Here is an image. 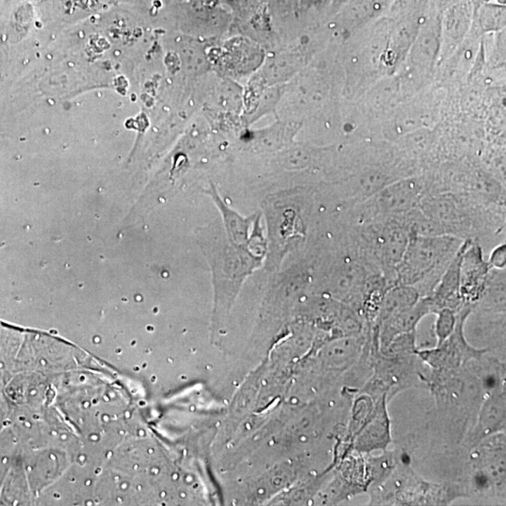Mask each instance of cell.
Masks as SVG:
<instances>
[{
	"label": "cell",
	"mask_w": 506,
	"mask_h": 506,
	"mask_svg": "<svg viewBox=\"0 0 506 506\" xmlns=\"http://www.w3.org/2000/svg\"><path fill=\"white\" fill-rule=\"evenodd\" d=\"M200 237L213 272L214 323L218 326L227 317L243 282L261 265L262 259L234 245L225 237L220 239L208 233V237L200 234Z\"/></svg>",
	"instance_id": "cell-1"
},
{
	"label": "cell",
	"mask_w": 506,
	"mask_h": 506,
	"mask_svg": "<svg viewBox=\"0 0 506 506\" xmlns=\"http://www.w3.org/2000/svg\"><path fill=\"white\" fill-rule=\"evenodd\" d=\"M461 244L454 237L411 234L406 251L397 268L399 285L434 286Z\"/></svg>",
	"instance_id": "cell-2"
},
{
	"label": "cell",
	"mask_w": 506,
	"mask_h": 506,
	"mask_svg": "<svg viewBox=\"0 0 506 506\" xmlns=\"http://www.w3.org/2000/svg\"><path fill=\"white\" fill-rule=\"evenodd\" d=\"M472 312V306H464L458 312L454 332L440 345L426 350H415V356L432 371H455L463 368L472 360L480 359L488 349H477L470 345L464 335V324Z\"/></svg>",
	"instance_id": "cell-3"
},
{
	"label": "cell",
	"mask_w": 506,
	"mask_h": 506,
	"mask_svg": "<svg viewBox=\"0 0 506 506\" xmlns=\"http://www.w3.org/2000/svg\"><path fill=\"white\" fill-rule=\"evenodd\" d=\"M505 387L486 394L475 419V423L464 437L465 447L474 448L489 436L505 430Z\"/></svg>",
	"instance_id": "cell-4"
},
{
	"label": "cell",
	"mask_w": 506,
	"mask_h": 506,
	"mask_svg": "<svg viewBox=\"0 0 506 506\" xmlns=\"http://www.w3.org/2000/svg\"><path fill=\"white\" fill-rule=\"evenodd\" d=\"M387 395L374 402L371 418L354 437V448L359 454L370 455L374 451H387L390 446V418L387 413Z\"/></svg>",
	"instance_id": "cell-5"
},
{
	"label": "cell",
	"mask_w": 506,
	"mask_h": 506,
	"mask_svg": "<svg viewBox=\"0 0 506 506\" xmlns=\"http://www.w3.org/2000/svg\"><path fill=\"white\" fill-rule=\"evenodd\" d=\"M488 262H484L481 251L468 246L460 267V298L464 306H472L485 289Z\"/></svg>",
	"instance_id": "cell-6"
},
{
	"label": "cell",
	"mask_w": 506,
	"mask_h": 506,
	"mask_svg": "<svg viewBox=\"0 0 506 506\" xmlns=\"http://www.w3.org/2000/svg\"><path fill=\"white\" fill-rule=\"evenodd\" d=\"M409 236L399 225H390L379 229L374 237L376 258L388 269H396L406 251Z\"/></svg>",
	"instance_id": "cell-7"
},
{
	"label": "cell",
	"mask_w": 506,
	"mask_h": 506,
	"mask_svg": "<svg viewBox=\"0 0 506 506\" xmlns=\"http://www.w3.org/2000/svg\"><path fill=\"white\" fill-rule=\"evenodd\" d=\"M211 195L212 200L216 204L219 208L220 213L222 215L223 222L226 233H227L228 239L230 240L234 245L237 247L245 248L248 251V242H250V230L251 226L255 222L257 215L253 217L243 218L237 214L233 209L228 208L220 199L218 194L217 189L214 186L211 187V189L206 191ZM250 253V251H248Z\"/></svg>",
	"instance_id": "cell-8"
},
{
	"label": "cell",
	"mask_w": 506,
	"mask_h": 506,
	"mask_svg": "<svg viewBox=\"0 0 506 506\" xmlns=\"http://www.w3.org/2000/svg\"><path fill=\"white\" fill-rule=\"evenodd\" d=\"M420 293L413 286L409 285H398L391 289L382 298L378 312L379 323L387 320L391 316L404 312L409 307L415 306L420 299Z\"/></svg>",
	"instance_id": "cell-9"
},
{
	"label": "cell",
	"mask_w": 506,
	"mask_h": 506,
	"mask_svg": "<svg viewBox=\"0 0 506 506\" xmlns=\"http://www.w3.org/2000/svg\"><path fill=\"white\" fill-rule=\"evenodd\" d=\"M418 194L413 189L393 187L380 195L377 199V209L381 213H401L415 205Z\"/></svg>",
	"instance_id": "cell-10"
},
{
	"label": "cell",
	"mask_w": 506,
	"mask_h": 506,
	"mask_svg": "<svg viewBox=\"0 0 506 506\" xmlns=\"http://www.w3.org/2000/svg\"><path fill=\"white\" fill-rule=\"evenodd\" d=\"M435 313L437 314V320L435 323V335L437 339V345H440L454 332L455 326H457L458 312L450 307H443Z\"/></svg>",
	"instance_id": "cell-11"
},
{
	"label": "cell",
	"mask_w": 506,
	"mask_h": 506,
	"mask_svg": "<svg viewBox=\"0 0 506 506\" xmlns=\"http://www.w3.org/2000/svg\"><path fill=\"white\" fill-rule=\"evenodd\" d=\"M309 158L303 151L295 149L288 151L281 158V164L289 169H298L306 166Z\"/></svg>",
	"instance_id": "cell-12"
},
{
	"label": "cell",
	"mask_w": 506,
	"mask_h": 506,
	"mask_svg": "<svg viewBox=\"0 0 506 506\" xmlns=\"http://www.w3.org/2000/svg\"><path fill=\"white\" fill-rule=\"evenodd\" d=\"M505 246H500L491 254L488 265L495 268H505Z\"/></svg>",
	"instance_id": "cell-13"
},
{
	"label": "cell",
	"mask_w": 506,
	"mask_h": 506,
	"mask_svg": "<svg viewBox=\"0 0 506 506\" xmlns=\"http://www.w3.org/2000/svg\"><path fill=\"white\" fill-rule=\"evenodd\" d=\"M302 1L304 2V4L315 5L317 4L319 1H321V0H302Z\"/></svg>",
	"instance_id": "cell-14"
}]
</instances>
